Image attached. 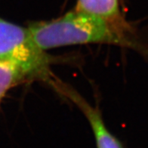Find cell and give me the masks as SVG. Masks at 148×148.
<instances>
[{
	"mask_svg": "<svg viewBox=\"0 0 148 148\" xmlns=\"http://www.w3.org/2000/svg\"><path fill=\"white\" fill-rule=\"evenodd\" d=\"M34 41L42 50L68 45L101 43L128 45L121 21H113L74 10L60 18L31 23Z\"/></svg>",
	"mask_w": 148,
	"mask_h": 148,
	"instance_id": "obj_1",
	"label": "cell"
},
{
	"mask_svg": "<svg viewBox=\"0 0 148 148\" xmlns=\"http://www.w3.org/2000/svg\"><path fill=\"white\" fill-rule=\"evenodd\" d=\"M57 87L61 93L71 100L79 108L92 128L97 148H124L122 143L109 131L103 122L100 111L92 107L82 96L70 87L61 84Z\"/></svg>",
	"mask_w": 148,
	"mask_h": 148,
	"instance_id": "obj_3",
	"label": "cell"
},
{
	"mask_svg": "<svg viewBox=\"0 0 148 148\" xmlns=\"http://www.w3.org/2000/svg\"><path fill=\"white\" fill-rule=\"evenodd\" d=\"M29 79V75L21 67L9 61L0 60V101L8 90Z\"/></svg>",
	"mask_w": 148,
	"mask_h": 148,
	"instance_id": "obj_5",
	"label": "cell"
},
{
	"mask_svg": "<svg viewBox=\"0 0 148 148\" xmlns=\"http://www.w3.org/2000/svg\"><path fill=\"white\" fill-rule=\"evenodd\" d=\"M75 10L108 21H120L119 0H77Z\"/></svg>",
	"mask_w": 148,
	"mask_h": 148,
	"instance_id": "obj_4",
	"label": "cell"
},
{
	"mask_svg": "<svg viewBox=\"0 0 148 148\" xmlns=\"http://www.w3.org/2000/svg\"><path fill=\"white\" fill-rule=\"evenodd\" d=\"M0 60L13 63L30 78L49 77L51 59L36 43L29 29L1 18Z\"/></svg>",
	"mask_w": 148,
	"mask_h": 148,
	"instance_id": "obj_2",
	"label": "cell"
}]
</instances>
